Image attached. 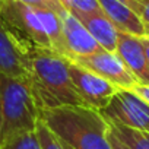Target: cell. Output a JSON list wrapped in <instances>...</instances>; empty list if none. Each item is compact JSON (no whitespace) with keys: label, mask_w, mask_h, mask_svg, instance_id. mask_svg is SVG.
<instances>
[{"label":"cell","mask_w":149,"mask_h":149,"mask_svg":"<svg viewBox=\"0 0 149 149\" xmlns=\"http://www.w3.org/2000/svg\"><path fill=\"white\" fill-rule=\"evenodd\" d=\"M142 42H143L145 53H146V60H148V64H149V37H142Z\"/></svg>","instance_id":"7402d4cb"},{"label":"cell","mask_w":149,"mask_h":149,"mask_svg":"<svg viewBox=\"0 0 149 149\" xmlns=\"http://www.w3.org/2000/svg\"><path fill=\"white\" fill-rule=\"evenodd\" d=\"M41 120L72 149H113L110 126L101 111L85 105L41 110Z\"/></svg>","instance_id":"7a4b0ae2"},{"label":"cell","mask_w":149,"mask_h":149,"mask_svg":"<svg viewBox=\"0 0 149 149\" xmlns=\"http://www.w3.org/2000/svg\"><path fill=\"white\" fill-rule=\"evenodd\" d=\"M104 15L120 31L136 37H145V26L140 18L121 0H98Z\"/></svg>","instance_id":"8fae6325"},{"label":"cell","mask_w":149,"mask_h":149,"mask_svg":"<svg viewBox=\"0 0 149 149\" xmlns=\"http://www.w3.org/2000/svg\"><path fill=\"white\" fill-rule=\"evenodd\" d=\"M69 73L84 105L98 111H102L110 104L111 98L118 89L104 78L73 61L69 64Z\"/></svg>","instance_id":"52a82bcc"},{"label":"cell","mask_w":149,"mask_h":149,"mask_svg":"<svg viewBox=\"0 0 149 149\" xmlns=\"http://www.w3.org/2000/svg\"><path fill=\"white\" fill-rule=\"evenodd\" d=\"M108 126H110V124H108ZM108 139H110V143H111V148H113V149H130V148H129L127 145H124L111 130L108 132Z\"/></svg>","instance_id":"44dd1931"},{"label":"cell","mask_w":149,"mask_h":149,"mask_svg":"<svg viewBox=\"0 0 149 149\" xmlns=\"http://www.w3.org/2000/svg\"><path fill=\"white\" fill-rule=\"evenodd\" d=\"M101 114L108 121L149 133V104L130 89H117Z\"/></svg>","instance_id":"5b68a950"},{"label":"cell","mask_w":149,"mask_h":149,"mask_svg":"<svg viewBox=\"0 0 149 149\" xmlns=\"http://www.w3.org/2000/svg\"><path fill=\"white\" fill-rule=\"evenodd\" d=\"M18 2L32 6V8H40V9H50L53 12H56L58 16L64 15L67 10L63 8V5L60 3V0H18Z\"/></svg>","instance_id":"d6986e66"},{"label":"cell","mask_w":149,"mask_h":149,"mask_svg":"<svg viewBox=\"0 0 149 149\" xmlns=\"http://www.w3.org/2000/svg\"><path fill=\"white\" fill-rule=\"evenodd\" d=\"M70 61L76 63L91 72H94L98 76L104 78L110 84H113L118 89H133L139 82L130 73L127 66L118 57L117 53H111L107 50H100L98 53L82 56L72 58Z\"/></svg>","instance_id":"8992f818"},{"label":"cell","mask_w":149,"mask_h":149,"mask_svg":"<svg viewBox=\"0 0 149 149\" xmlns=\"http://www.w3.org/2000/svg\"><path fill=\"white\" fill-rule=\"evenodd\" d=\"M35 132H37L38 139H40L41 149H64L61 140L48 129V126L41 120V117H40V121L35 127Z\"/></svg>","instance_id":"e0dca14e"},{"label":"cell","mask_w":149,"mask_h":149,"mask_svg":"<svg viewBox=\"0 0 149 149\" xmlns=\"http://www.w3.org/2000/svg\"><path fill=\"white\" fill-rule=\"evenodd\" d=\"M133 92H136L142 100H145L148 104H149V84L148 85H142V84H137L133 89Z\"/></svg>","instance_id":"ffe728a7"},{"label":"cell","mask_w":149,"mask_h":149,"mask_svg":"<svg viewBox=\"0 0 149 149\" xmlns=\"http://www.w3.org/2000/svg\"><path fill=\"white\" fill-rule=\"evenodd\" d=\"M3 3H5V0H0V16H2V9H3Z\"/></svg>","instance_id":"603a6c76"},{"label":"cell","mask_w":149,"mask_h":149,"mask_svg":"<svg viewBox=\"0 0 149 149\" xmlns=\"http://www.w3.org/2000/svg\"><path fill=\"white\" fill-rule=\"evenodd\" d=\"M35 12L42 24V28L48 37L51 50L63 54L66 57V47H64V37H63V24H61V18L50 10V9H40L35 8Z\"/></svg>","instance_id":"4fadbf2b"},{"label":"cell","mask_w":149,"mask_h":149,"mask_svg":"<svg viewBox=\"0 0 149 149\" xmlns=\"http://www.w3.org/2000/svg\"><path fill=\"white\" fill-rule=\"evenodd\" d=\"M142 21L145 26V37H149V0H121Z\"/></svg>","instance_id":"ac0fdd59"},{"label":"cell","mask_w":149,"mask_h":149,"mask_svg":"<svg viewBox=\"0 0 149 149\" xmlns=\"http://www.w3.org/2000/svg\"><path fill=\"white\" fill-rule=\"evenodd\" d=\"M40 114L29 76L13 78L0 73V143L16 133L35 130Z\"/></svg>","instance_id":"3957f363"},{"label":"cell","mask_w":149,"mask_h":149,"mask_svg":"<svg viewBox=\"0 0 149 149\" xmlns=\"http://www.w3.org/2000/svg\"><path fill=\"white\" fill-rule=\"evenodd\" d=\"M60 3L63 5V8L70 15H73L76 19H79L82 16H86V15L102 12L98 0H60Z\"/></svg>","instance_id":"2e32d148"},{"label":"cell","mask_w":149,"mask_h":149,"mask_svg":"<svg viewBox=\"0 0 149 149\" xmlns=\"http://www.w3.org/2000/svg\"><path fill=\"white\" fill-rule=\"evenodd\" d=\"M60 18L63 24L66 57L69 60L82 56H89L102 50L100 44L94 40V37L88 32V29L81 24V21H78L73 15L66 12Z\"/></svg>","instance_id":"30bf717a"},{"label":"cell","mask_w":149,"mask_h":149,"mask_svg":"<svg viewBox=\"0 0 149 149\" xmlns=\"http://www.w3.org/2000/svg\"><path fill=\"white\" fill-rule=\"evenodd\" d=\"M61 143H63V142H61ZM63 146H64V149H72V148H70L69 145H66V143H63Z\"/></svg>","instance_id":"cb8c5ba5"},{"label":"cell","mask_w":149,"mask_h":149,"mask_svg":"<svg viewBox=\"0 0 149 149\" xmlns=\"http://www.w3.org/2000/svg\"><path fill=\"white\" fill-rule=\"evenodd\" d=\"M0 149H41L35 130L16 133L0 143Z\"/></svg>","instance_id":"9a60e30c"},{"label":"cell","mask_w":149,"mask_h":149,"mask_svg":"<svg viewBox=\"0 0 149 149\" xmlns=\"http://www.w3.org/2000/svg\"><path fill=\"white\" fill-rule=\"evenodd\" d=\"M108 121V120H107ZM110 130L130 149H149V133L136 130L114 121H108Z\"/></svg>","instance_id":"5bb4252c"},{"label":"cell","mask_w":149,"mask_h":149,"mask_svg":"<svg viewBox=\"0 0 149 149\" xmlns=\"http://www.w3.org/2000/svg\"><path fill=\"white\" fill-rule=\"evenodd\" d=\"M0 19H3L12 29L25 37L34 45L51 48L35 8L24 5L18 0H5Z\"/></svg>","instance_id":"ba28073f"},{"label":"cell","mask_w":149,"mask_h":149,"mask_svg":"<svg viewBox=\"0 0 149 149\" xmlns=\"http://www.w3.org/2000/svg\"><path fill=\"white\" fill-rule=\"evenodd\" d=\"M78 21H81V24L88 29V32L94 37V40L100 44L102 50L116 53L118 29L111 24V21L104 15V12L86 15L79 18Z\"/></svg>","instance_id":"7c38bea8"},{"label":"cell","mask_w":149,"mask_h":149,"mask_svg":"<svg viewBox=\"0 0 149 149\" xmlns=\"http://www.w3.org/2000/svg\"><path fill=\"white\" fill-rule=\"evenodd\" d=\"M116 53L118 54V57L123 60V63L127 66V69L139 84L142 85L149 84V64L146 60L142 37L118 31Z\"/></svg>","instance_id":"9c48e42d"},{"label":"cell","mask_w":149,"mask_h":149,"mask_svg":"<svg viewBox=\"0 0 149 149\" xmlns=\"http://www.w3.org/2000/svg\"><path fill=\"white\" fill-rule=\"evenodd\" d=\"M32 45L31 41L0 19V73L13 78H28Z\"/></svg>","instance_id":"277c9868"},{"label":"cell","mask_w":149,"mask_h":149,"mask_svg":"<svg viewBox=\"0 0 149 149\" xmlns=\"http://www.w3.org/2000/svg\"><path fill=\"white\" fill-rule=\"evenodd\" d=\"M69 64L70 60L63 54L32 45L29 51V81L41 110L84 105L72 82Z\"/></svg>","instance_id":"6da1fadb"}]
</instances>
